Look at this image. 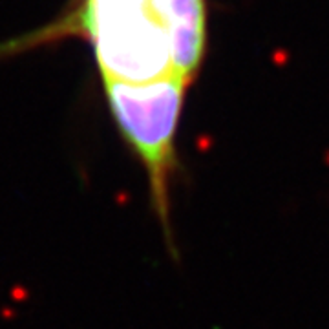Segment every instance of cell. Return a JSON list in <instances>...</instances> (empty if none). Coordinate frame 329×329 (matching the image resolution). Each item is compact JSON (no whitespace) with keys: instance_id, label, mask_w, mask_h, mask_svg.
<instances>
[{"instance_id":"7a4b0ae2","label":"cell","mask_w":329,"mask_h":329,"mask_svg":"<svg viewBox=\"0 0 329 329\" xmlns=\"http://www.w3.org/2000/svg\"><path fill=\"white\" fill-rule=\"evenodd\" d=\"M163 21L172 73L191 84L205 50V4L203 0H164Z\"/></svg>"},{"instance_id":"6da1fadb","label":"cell","mask_w":329,"mask_h":329,"mask_svg":"<svg viewBox=\"0 0 329 329\" xmlns=\"http://www.w3.org/2000/svg\"><path fill=\"white\" fill-rule=\"evenodd\" d=\"M108 110L148 180L150 207L174 251L170 191L178 172L176 134L189 82L170 73L148 82L103 81Z\"/></svg>"}]
</instances>
